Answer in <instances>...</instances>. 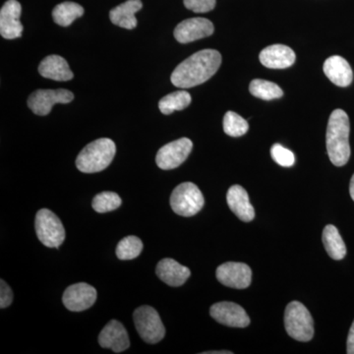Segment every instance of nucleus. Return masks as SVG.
Here are the masks:
<instances>
[{
	"label": "nucleus",
	"mask_w": 354,
	"mask_h": 354,
	"mask_svg": "<svg viewBox=\"0 0 354 354\" xmlns=\"http://www.w3.org/2000/svg\"><path fill=\"white\" fill-rule=\"evenodd\" d=\"M38 239L44 246L57 248L64 243L65 230L62 221L48 209H39L35 221Z\"/></svg>",
	"instance_id": "nucleus-6"
},
{
	"label": "nucleus",
	"mask_w": 354,
	"mask_h": 354,
	"mask_svg": "<svg viewBox=\"0 0 354 354\" xmlns=\"http://www.w3.org/2000/svg\"><path fill=\"white\" fill-rule=\"evenodd\" d=\"M121 203L122 200L116 193L106 191L95 195L93 199L92 206L97 213L104 214L120 208Z\"/></svg>",
	"instance_id": "nucleus-28"
},
{
	"label": "nucleus",
	"mask_w": 354,
	"mask_h": 354,
	"mask_svg": "<svg viewBox=\"0 0 354 354\" xmlns=\"http://www.w3.org/2000/svg\"><path fill=\"white\" fill-rule=\"evenodd\" d=\"M22 7L17 0H8L0 10V34L6 39L22 36L23 25L20 22Z\"/></svg>",
	"instance_id": "nucleus-14"
},
{
	"label": "nucleus",
	"mask_w": 354,
	"mask_h": 354,
	"mask_svg": "<svg viewBox=\"0 0 354 354\" xmlns=\"http://www.w3.org/2000/svg\"><path fill=\"white\" fill-rule=\"evenodd\" d=\"M135 327L147 344H155L165 337V329L160 315L153 307L141 306L133 314Z\"/></svg>",
	"instance_id": "nucleus-7"
},
{
	"label": "nucleus",
	"mask_w": 354,
	"mask_h": 354,
	"mask_svg": "<svg viewBox=\"0 0 354 354\" xmlns=\"http://www.w3.org/2000/svg\"><path fill=\"white\" fill-rule=\"evenodd\" d=\"M249 91L254 97H259L265 101L279 99L283 95V90L277 84L262 80V79L253 80L249 86Z\"/></svg>",
	"instance_id": "nucleus-25"
},
{
	"label": "nucleus",
	"mask_w": 354,
	"mask_h": 354,
	"mask_svg": "<svg viewBox=\"0 0 354 354\" xmlns=\"http://www.w3.org/2000/svg\"><path fill=\"white\" fill-rule=\"evenodd\" d=\"M97 300L94 286L85 283H75L65 290L62 302L69 311L81 312L91 308Z\"/></svg>",
	"instance_id": "nucleus-11"
},
{
	"label": "nucleus",
	"mask_w": 354,
	"mask_h": 354,
	"mask_svg": "<svg viewBox=\"0 0 354 354\" xmlns=\"http://www.w3.org/2000/svg\"><path fill=\"white\" fill-rule=\"evenodd\" d=\"M260 62L271 69H285L295 62V51L283 44H272L261 51Z\"/></svg>",
	"instance_id": "nucleus-16"
},
{
	"label": "nucleus",
	"mask_w": 354,
	"mask_h": 354,
	"mask_svg": "<svg viewBox=\"0 0 354 354\" xmlns=\"http://www.w3.org/2000/svg\"><path fill=\"white\" fill-rule=\"evenodd\" d=\"M13 301V292L10 286L3 279L0 281V307L2 309L10 306Z\"/></svg>",
	"instance_id": "nucleus-31"
},
{
	"label": "nucleus",
	"mask_w": 354,
	"mask_h": 354,
	"mask_svg": "<svg viewBox=\"0 0 354 354\" xmlns=\"http://www.w3.org/2000/svg\"><path fill=\"white\" fill-rule=\"evenodd\" d=\"M116 153L111 139L101 138L88 144L76 158L77 169L84 174H95L106 169Z\"/></svg>",
	"instance_id": "nucleus-3"
},
{
	"label": "nucleus",
	"mask_w": 354,
	"mask_h": 354,
	"mask_svg": "<svg viewBox=\"0 0 354 354\" xmlns=\"http://www.w3.org/2000/svg\"><path fill=\"white\" fill-rule=\"evenodd\" d=\"M39 72L44 78L53 81H69L74 77L68 62L59 55H48L39 65Z\"/></svg>",
	"instance_id": "nucleus-20"
},
{
	"label": "nucleus",
	"mask_w": 354,
	"mask_h": 354,
	"mask_svg": "<svg viewBox=\"0 0 354 354\" xmlns=\"http://www.w3.org/2000/svg\"><path fill=\"white\" fill-rule=\"evenodd\" d=\"M84 14V8L75 2L65 1L58 4L53 10V21L62 27H68Z\"/></svg>",
	"instance_id": "nucleus-23"
},
{
	"label": "nucleus",
	"mask_w": 354,
	"mask_h": 354,
	"mask_svg": "<svg viewBox=\"0 0 354 354\" xmlns=\"http://www.w3.org/2000/svg\"><path fill=\"white\" fill-rule=\"evenodd\" d=\"M216 279L228 288L244 290L251 285L252 271L244 263H223L216 269Z\"/></svg>",
	"instance_id": "nucleus-10"
},
{
	"label": "nucleus",
	"mask_w": 354,
	"mask_h": 354,
	"mask_svg": "<svg viewBox=\"0 0 354 354\" xmlns=\"http://www.w3.org/2000/svg\"><path fill=\"white\" fill-rule=\"evenodd\" d=\"M204 196L196 184L184 183L179 184L172 191L171 206L174 213L181 216H193L204 207Z\"/></svg>",
	"instance_id": "nucleus-5"
},
{
	"label": "nucleus",
	"mask_w": 354,
	"mask_h": 354,
	"mask_svg": "<svg viewBox=\"0 0 354 354\" xmlns=\"http://www.w3.org/2000/svg\"><path fill=\"white\" fill-rule=\"evenodd\" d=\"M156 274L167 285L180 286L189 279L191 272L187 267L179 264L176 260L165 258L158 262Z\"/></svg>",
	"instance_id": "nucleus-18"
},
{
	"label": "nucleus",
	"mask_w": 354,
	"mask_h": 354,
	"mask_svg": "<svg viewBox=\"0 0 354 354\" xmlns=\"http://www.w3.org/2000/svg\"><path fill=\"white\" fill-rule=\"evenodd\" d=\"M221 55L215 50H203L177 65L171 74V83L177 88L201 85L215 75L220 68Z\"/></svg>",
	"instance_id": "nucleus-1"
},
{
	"label": "nucleus",
	"mask_w": 354,
	"mask_h": 354,
	"mask_svg": "<svg viewBox=\"0 0 354 354\" xmlns=\"http://www.w3.org/2000/svg\"><path fill=\"white\" fill-rule=\"evenodd\" d=\"M215 28L213 23L206 18H190L176 26L174 29V38L179 43L188 44L211 36Z\"/></svg>",
	"instance_id": "nucleus-13"
},
{
	"label": "nucleus",
	"mask_w": 354,
	"mask_h": 354,
	"mask_svg": "<svg viewBox=\"0 0 354 354\" xmlns=\"http://www.w3.org/2000/svg\"><path fill=\"white\" fill-rule=\"evenodd\" d=\"M323 70L330 82L339 87H348L353 82V73L351 65L339 55L328 58L324 64Z\"/></svg>",
	"instance_id": "nucleus-19"
},
{
	"label": "nucleus",
	"mask_w": 354,
	"mask_h": 354,
	"mask_svg": "<svg viewBox=\"0 0 354 354\" xmlns=\"http://www.w3.org/2000/svg\"><path fill=\"white\" fill-rule=\"evenodd\" d=\"M349 131L351 124L348 114L342 109H335L330 114L326 135L328 155L335 167H344L351 158Z\"/></svg>",
	"instance_id": "nucleus-2"
},
{
	"label": "nucleus",
	"mask_w": 354,
	"mask_h": 354,
	"mask_svg": "<svg viewBox=\"0 0 354 354\" xmlns=\"http://www.w3.org/2000/svg\"><path fill=\"white\" fill-rule=\"evenodd\" d=\"M322 239L326 251L332 259L339 261L346 257V244L335 225H328L324 228Z\"/></svg>",
	"instance_id": "nucleus-22"
},
{
	"label": "nucleus",
	"mask_w": 354,
	"mask_h": 354,
	"mask_svg": "<svg viewBox=\"0 0 354 354\" xmlns=\"http://www.w3.org/2000/svg\"><path fill=\"white\" fill-rule=\"evenodd\" d=\"M209 314L216 322L232 328H245L250 318L241 305L234 302H218L209 309Z\"/></svg>",
	"instance_id": "nucleus-12"
},
{
	"label": "nucleus",
	"mask_w": 354,
	"mask_h": 354,
	"mask_svg": "<svg viewBox=\"0 0 354 354\" xmlns=\"http://www.w3.org/2000/svg\"><path fill=\"white\" fill-rule=\"evenodd\" d=\"M193 143L190 139L181 138L171 142L158 150L156 162L165 171L176 169L183 165L192 151Z\"/></svg>",
	"instance_id": "nucleus-9"
},
{
	"label": "nucleus",
	"mask_w": 354,
	"mask_h": 354,
	"mask_svg": "<svg viewBox=\"0 0 354 354\" xmlns=\"http://www.w3.org/2000/svg\"><path fill=\"white\" fill-rule=\"evenodd\" d=\"M285 326L288 335L298 342H309L313 339V319L308 309L300 302L292 301L286 306Z\"/></svg>",
	"instance_id": "nucleus-4"
},
{
	"label": "nucleus",
	"mask_w": 354,
	"mask_h": 354,
	"mask_svg": "<svg viewBox=\"0 0 354 354\" xmlns=\"http://www.w3.org/2000/svg\"><path fill=\"white\" fill-rule=\"evenodd\" d=\"M349 193H351V199L354 201V174L351 177V184H349Z\"/></svg>",
	"instance_id": "nucleus-33"
},
{
	"label": "nucleus",
	"mask_w": 354,
	"mask_h": 354,
	"mask_svg": "<svg viewBox=\"0 0 354 354\" xmlns=\"http://www.w3.org/2000/svg\"><path fill=\"white\" fill-rule=\"evenodd\" d=\"M191 104V95L186 91H177L165 95L158 102V109L162 113L169 115L176 111H183Z\"/></svg>",
	"instance_id": "nucleus-24"
},
{
	"label": "nucleus",
	"mask_w": 354,
	"mask_h": 354,
	"mask_svg": "<svg viewBox=\"0 0 354 354\" xmlns=\"http://www.w3.org/2000/svg\"><path fill=\"white\" fill-rule=\"evenodd\" d=\"M203 354H232V351H206V353H203Z\"/></svg>",
	"instance_id": "nucleus-34"
},
{
	"label": "nucleus",
	"mask_w": 354,
	"mask_h": 354,
	"mask_svg": "<svg viewBox=\"0 0 354 354\" xmlns=\"http://www.w3.org/2000/svg\"><path fill=\"white\" fill-rule=\"evenodd\" d=\"M73 93L65 88L37 90L28 99V106L37 115H48L55 104H68L73 101Z\"/></svg>",
	"instance_id": "nucleus-8"
},
{
	"label": "nucleus",
	"mask_w": 354,
	"mask_h": 354,
	"mask_svg": "<svg viewBox=\"0 0 354 354\" xmlns=\"http://www.w3.org/2000/svg\"><path fill=\"white\" fill-rule=\"evenodd\" d=\"M346 353L348 354H354V321L348 333V344H346Z\"/></svg>",
	"instance_id": "nucleus-32"
},
{
	"label": "nucleus",
	"mask_w": 354,
	"mask_h": 354,
	"mask_svg": "<svg viewBox=\"0 0 354 354\" xmlns=\"http://www.w3.org/2000/svg\"><path fill=\"white\" fill-rule=\"evenodd\" d=\"M271 156L272 160L281 167H290L295 165V153L285 148V147L281 146V144H274L272 147Z\"/></svg>",
	"instance_id": "nucleus-29"
},
{
	"label": "nucleus",
	"mask_w": 354,
	"mask_h": 354,
	"mask_svg": "<svg viewBox=\"0 0 354 354\" xmlns=\"http://www.w3.org/2000/svg\"><path fill=\"white\" fill-rule=\"evenodd\" d=\"M99 344L102 348H111L115 353L127 351L130 341L124 326L116 320L109 321L99 335Z\"/></svg>",
	"instance_id": "nucleus-15"
},
{
	"label": "nucleus",
	"mask_w": 354,
	"mask_h": 354,
	"mask_svg": "<svg viewBox=\"0 0 354 354\" xmlns=\"http://www.w3.org/2000/svg\"><path fill=\"white\" fill-rule=\"evenodd\" d=\"M143 250L141 239L136 236L124 237L116 247V256L120 260H132L138 257Z\"/></svg>",
	"instance_id": "nucleus-26"
},
{
	"label": "nucleus",
	"mask_w": 354,
	"mask_h": 354,
	"mask_svg": "<svg viewBox=\"0 0 354 354\" xmlns=\"http://www.w3.org/2000/svg\"><path fill=\"white\" fill-rule=\"evenodd\" d=\"M141 0H127L124 3L114 7L109 12V18L114 25L124 29L132 30L136 28L137 19L135 14L141 10Z\"/></svg>",
	"instance_id": "nucleus-21"
},
{
	"label": "nucleus",
	"mask_w": 354,
	"mask_h": 354,
	"mask_svg": "<svg viewBox=\"0 0 354 354\" xmlns=\"http://www.w3.org/2000/svg\"><path fill=\"white\" fill-rule=\"evenodd\" d=\"M249 130L247 120L234 111H227L223 118V131L228 136L241 137Z\"/></svg>",
	"instance_id": "nucleus-27"
},
{
	"label": "nucleus",
	"mask_w": 354,
	"mask_h": 354,
	"mask_svg": "<svg viewBox=\"0 0 354 354\" xmlns=\"http://www.w3.org/2000/svg\"><path fill=\"white\" fill-rule=\"evenodd\" d=\"M227 201L228 207L239 220L248 223L255 218V211L249 200L248 193L242 186H232L227 191Z\"/></svg>",
	"instance_id": "nucleus-17"
},
{
	"label": "nucleus",
	"mask_w": 354,
	"mask_h": 354,
	"mask_svg": "<svg viewBox=\"0 0 354 354\" xmlns=\"http://www.w3.org/2000/svg\"><path fill=\"white\" fill-rule=\"evenodd\" d=\"M184 6L195 13H207L213 10L216 0H183Z\"/></svg>",
	"instance_id": "nucleus-30"
}]
</instances>
